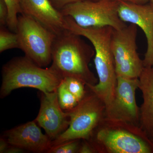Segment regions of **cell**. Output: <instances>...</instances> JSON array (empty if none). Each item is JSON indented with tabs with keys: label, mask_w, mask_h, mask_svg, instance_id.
Listing matches in <instances>:
<instances>
[{
	"label": "cell",
	"mask_w": 153,
	"mask_h": 153,
	"mask_svg": "<svg viewBox=\"0 0 153 153\" xmlns=\"http://www.w3.org/2000/svg\"><path fill=\"white\" fill-rule=\"evenodd\" d=\"M67 31L87 38L93 45L94 62L98 76L97 84L86 85L104 102L105 109L111 104L117 85L114 57L111 47L113 28L110 27L83 28L70 17L65 16Z\"/></svg>",
	"instance_id": "obj_1"
},
{
	"label": "cell",
	"mask_w": 153,
	"mask_h": 153,
	"mask_svg": "<svg viewBox=\"0 0 153 153\" xmlns=\"http://www.w3.org/2000/svg\"><path fill=\"white\" fill-rule=\"evenodd\" d=\"M80 37L68 31L56 36L52 46L51 67L63 78H77L85 86L96 85L98 80L89 67L95 51Z\"/></svg>",
	"instance_id": "obj_2"
},
{
	"label": "cell",
	"mask_w": 153,
	"mask_h": 153,
	"mask_svg": "<svg viewBox=\"0 0 153 153\" xmlns=\"http://www.w3.org/2000/svg\"><path fill=\"white\" fill-rule=\"evenodd\" d=\"M1 97L21 88H36L43 93L57 91L63 78L50 66L44 68L26 56L16 57L3 66Z\"/></svg>",
	"instance_id": "obj_3"
},
{
	"label": "cell",
	"mask_w": 153,
	"mask_h": 153,
	"mask_svg": "<svg viewBox=\"0 0 153 153\" xmlns=\"http://www.w3.org/2000/svg\"><path fill=\"white\" fill-rule=\"evenodd\" d=\"M103 122L105 126L100 124L101 127L97 128L90 139L92 140L90 143L96 152L153 153V143L138 127Z\"/></svg>",
	"instance_id": "obj_4"
},
{
	"label": "cell",
	"mask_w": 153,
	"mask_h": 153,
	"mask_svg": "<svg viewBox=\"0 0 153 153\" xmlns=\"http://www.w3.org/2000/svg\"><path fill=\"white\" fill-rule=\"evenodd\" d=\"M105 109L104 102L96 94L91 90L86 92L75 107L66 111L69 117V126L52 141V146L71 140L90 139L94 131L104 120Z\"/></svg>",
	"instance_id": "obj_5"
},
{
	"label": "cell",
	"mask_w": 153,
	"mask_h": 153,
	"mask_svg": "<svg viewBox=\"0 0 153 153\" xmlns=\"http://www.w3.org/2000/svg\"><path fill=\"white\" fill-rule=\"evenodd\" d=\"M19 49L41 67L52 61V48L56 35L33 17L20 14L17 30Z\"/></svg>",
	"instance_id": "obj_6"
},
{
	"label": "cell",
	"mask_w": 153,
	"mask_h": 153,
	"mask_svg": "<svg viewBox=\"0 0 153 153\" xmlns=\"http://www.w3.org/2000/svg\"><path fill=\"white\" fill-rule=\"evenodd\" d=\"M118 5L114 0H81L68 4L60 11L82 27H110L118 30L127 26L119 16Z\"/></svg>",
	"instance_id": "obj_7"
},
{
	"label": "cell",
	"mask_w": 153,
	"mask_h": 153,
	"mask_svg": "<svg viewBox=\"0 0 153 153\" xmlns=\"http://www.w3.org/2000/svg\"><path fill=\"white\" fill-rule=\"evenodd\" d=\"M137 26L130 25L120 29H114L111 47L117 76L139 78L144 68L143 60L137 51Z\"/></svg>",
	"instance_id": "obj_8"
},
{
	"label": "cell",
	"mask_w": 153,
	"mask_h": 153,
	"mask_svg": "<svg viewBox=\"0 0 153 153\" xmlns=\"http://www.w3.org/2000/svg\"><path fill=\"white\" fill-rule=\"evenodd\" d=\"M139 78L117 76L114 98L105 109L104 121L139 127L140 108L136 99V91L139 88Z\"/></svg>",
	"instance_id": "obj_9"
},
{
	"label": "cell",
	"mask_w": 153,
	"mask_h": 153,
	"mask_svg": "<svg viewBox=\"0 0 153 153\" xmlns=\"http://www.w3.org/2000/svg\"><path fill=\"white\" fill-rule=\"evenodd\" d=\"M63 110L58 101L57 90L48 93L42 92L41 106L35 121L52 141L69 126L68 112Z\"/></svg>",
	"instance_id": "obj_10"
},
{
	"label": "cell",
	"mask_w": 153,
	"mask_h": 153,
	"mask_svg": "<svg viewBox=\"0 0 153 153\" xmlns=\"http://www.w3.org/2000/svg\"><path fill=\"white\" fill-rule=\"evenodd\" d=\"M119 16L124 22L136 25L144 33L147 49L143 60L144 67L153 66V9L150 4L120 2Z\"/></svg>",
	"instance_id": "obj_11"
},
{
	"label": "cell",
	"mask_w": 153,
	"mask_h": 153,
	"mask_svg": "<svg viewBox=\"0 0 153 153\" xmlns=\"http://www.w3.org/2000/svg\"><path fill=\"white\" fill-rule=\"evenodd\" d=\"M5 136L9 145L33 152L47 153L52 146V140L42 132L35 120L7 131Z\"/></svg>",
	"instance_id": "obj_12"
},
{
	"label": "cell",
	"mask_w": 153,
	"mask_h": 153,
	"mask_svg": "<svg viewBox=\"0 0 153 153\" xmlns=\"http://www.w3.org/2000/svg\"><path fill=\"white\" fill-rule=\"evenodd\" d=\"M22 14L36 19L56 36L66 31L65 16L49 0H20Z\"/></svg>",
	"instance_id": "obj_13"
},
{
	"label": "cell",
	"mask_w": 153,
	"mask_h": 153,
	"mask_svg": "<svg viewBox=\"0 0 153 153\" xmlns=\"http://www.w3.org/2000/svg\"><path fill=\"white\" fill-rule=\"evenodd\" d=\"M139 79L143 98L140 107L139 128L153 143V66L144 67Z\"/></svg>",
	"instance_id": "obj_14"
},
{
	"label": "cell",
	"mask_w": 153,
	"mask_h": 153,
	"mask_svg": "<svg viewBox=\"0 0 153 153\" xmlns=\"http://www.w3.org/2000/svg\"><path fill=\"white\" fill-rule=\"evenodd\" d=\"M57 93L60 106L65 111L74 108L79 102L76 97L67 89L63 79L57 88Z\"/></svg>",
	"instance_id": "obj_15"
},
{
	"label": "cell",
	"mask_w": 153,
	"mask_h": 153,
	"mask_svg": "<svg viewBox=\"0 0 153 153\" xmlns=\"http://www.w3.org/2000/svg\"><path fill=\"white\" fill-rule=\"evenodd\" d=\"M16 48L19 49V38L17 33L10 32L6 27H1L0 52Z\"/></svg>",
	"instance_id": "obj_16"
},
{
	"label": "cell",
	"mask_w": 153,
	"mask_h": 153,
	"mask_svg": "<svg viewBox=\"0 0 153 153\" xmlns=\"http://www.w3.org/2000/svg\"><path fill=\"white\" fill-rule=\"evenodd\" d=\"M8 11L7 27L9 30L16 33L18 22V15L22 14L20 0H4Z\"/></svg>",
	"instance_id": "obj_17"
},
{
	"label": "cell",
	"mask_w": 153,
	"mask_h": 153,
	"mask_svg": "<svg viewBox=\"0 0 153 153\" xmlns=\"http://www.w3.org/2000/svg\"><path fill=\"white\" fill-rule=\"evenodd\" d=\"M68 91L73 94L79 101L85 96V83L80 79L73 77H66L63 78Z\"/></svg>",
	"instance_id": "obj_18"
},
{
	"label": "cell",
	"mask_w": 153,
	"mask_h": 153,
	"mask_svg": "<svg viewBox=\"0 0 153 153\" xmlns=\"http://www.w3.org/2000/svg\"><path fill=\"white\" fill-rule=\"evenodd\" d=\"M79 140H71L52 146L48 151L49 153H78L80 144Z\"/></svg>",
	"instance_id": "obj_19"
},
{
	"label": "cell",
	"mask_w": 153,
	"mask_h": 153,
	"mask_svg": "<svg viewBox=\"0 0 153 153\" xmlns=\"http://www.w3.org/2000/svg\"><path fill=\"white\" fill-rule=\"evenodd\" d=\"M8 11L4 0H0V26L6 27L7 24Z\"/></svg>",
	"instance_id": "obj_20"
},
{
	"label": "cell",
	"mask_w": 153,
	"mask_h": 153,
	"mask_svg": "<svg viewBox=\"0 0 153 153\" xmlns=\"http://www.w3.org/2000/svg\"><path fill=\"white\" fill-rule=\"evenodd\" d=\"M52 5L58 10H60L68 4L81 0H49Z\"/></svg>",
	"instance_id": "obj_21"
},
{
	"label": "cell",
	"mask_w": 153,
	"mask_h": 153,
	"mask_svg": "<svg viewBox=\"0 0 153 153\" xmlns=\"http://www.w3.org/2000/svg\"><path fill=\"white\" fill-rule=\"evenodd\" d=\"M96 152L95 149L90 143L87 142L83 143L80 145L78 153H92Z\"/></svg>",
	"instance_id": "obj_22"
},
{
	"label": "cell",
	"mask_w": 153,
	"mask_h": 153,
	"mask_svg": "<svg viewBox=\"0 0 153 153\" xmlns=\"http://www.w3.org/2000/svg\"><path fill=\"white\" fill-rule=\"evenodd\" d=\"M25 150L22 148L13 145H9L8 147L6 150L5 153H24Z\"/></svg>",
	"instance_id": "obj_23"
},
{
	"label": "cell",
	"mask_w": 153,
	"mask_h": 153,
	"mask_svg": "<svg viewBox=\"0 0 153 153\" xmlns=\"http://www.w3.org/2000/svg\"><path fill=\"white\" fill-rule=\"evenodd\" d=\"M9 145H10L5 138H1L0 139V153L5 152L6 150L8 147Z\"/></svg>",
	"instance_id": "obj_24"
},
{
	"label": "cell",
	"mask_w": 153,
	"mask_h": 153,
	"mask_svg": "<svg viewBox=\"0 0 153 153\" xmlns=\"http://www.w3.org/2000/svg\"><path fill=\"white\" fill-rule=\"evenodd\" d=\"M116 1L120 2H128L134 4H144L146 3L149 1V0H114Z\"/></svg>",
	"instance_id": "obj_25"
},
{
	"label": "cell",
	"mask_w": 153,
	"mask_h": 153,
	"mask_svg": "<svg viewBox=\"0 0 153 153\" xmlns=\"http://www.w3.org/2000/svg\"><path fill=\"white\" fill-rule=\"evenodd\" d=\"M149 1L150 2L149 4L150 5L151 7H152L153 9V0H149Z\"/></svg>",
	"instance_id": "obj_26"
},
{
	"label": "cell",
	"mask_w": 153,
	"mask_h": 153,
	"mask_svg": "<svg viewBox=\"0 0 153 153\" xmlns=\"http://www.w3.org/2000/svg\"><path fill=\"white\" fill-rule=\"evenodd\" d=\"M91 1H98V0H91Z\"/></svg>",
	"instance_id": "obj_27"
}]
</instances>
